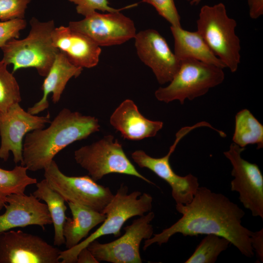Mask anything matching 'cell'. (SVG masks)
<instances>
[{
	"label": "cell",
	"instance_id": "1",
	"mask_svg": "<svg viewBox=\"0 0 263 263\" xmlns=\"http://www.w3.org/2000/svg\"><path fill=\"white\" fill-rule=\"evenodd\" d=\"M176 209L182 217L161 232L145 240L144 250L153 244L161 245L167 243L177 233L184 236L214 234L227 239L245 256L254 255L250 243L252 231L242 225L245 213L224 194L199 187L189 203L176 204Z\"/></svg>",
	"mask_w": 263,
	"mask_h": 263
},
{
	"label": "cell",
	"instance_id": "2",
	"mask_svg": "<svg viewBox=\"0 0 263 263\" xmlns=\"http://www.w3.org/2000/svg\"><path fill=\"white\" fill-rule=\"evenodd\" d=\"M45 129L26 134L22 148L21 166L37 171L50 165L54 157L73 142L86 139L98 132L100 125L94 116L64 108Z\"/></svg>",
	"mask_w": 263,
	"mask_h": 263
},
{
	"label": "cell",
	"instance_id": "3",
	"mask_svg": "<svg viewBox=\"0 0 263 263\" xmlns=\"http://www.w3.org/2000/svg\"><path fill=\"white\" fill-rule=\"evenodd\" d=\"M30 24L31 29L26 38L11 39L1 48V60L7 65H13V74L20 69L32 67L45 77L59 52L52 40L55 23L53 20L40 21L33 17Z\"/></svg>",
	"mask_w": 263,
	"mask_h": 263
},
{
	"label": "cell",
	"instance_id": "4",
	"mask_svg": "<svg viewBox=\"0 0 263 263\" xmlns=\"http://www.w3.org/2000/svg\"><path fill=\"white\" fill-rule=\"evenodd\" d=\"M153 199L149 194L134 191L128 193V187L121 185L102 213L106 217L102 224L93 233L74 247L61 251L59 255L60 263H75L80 250L98 238L113 234L117 237L121 235V229L129 219L142 216L151 210Z\"/></svg>",
	"mask_w": 263,
	"mask_h": 263
},
{
	"label": "cell",
	"instance_id": "5",
	"mask_svg": "<svg viewBox=\"0 0 263 263\" xmlns=\"http://www.w3.org/2000/svg\"><path fill=\"white\" fill-rule=\"evenodd\" d=\"M196 23L197 31L213 53L235 72L241 61L240 40L235 33L236 21L228 16L224 4L202 7Z\"/></svg>",
	"mask_w": 263,
	"mask_h": 263
},
{
	"label": "cell",
	"instance_id": "6",
	"mask_svg": "<svg viewBox=\"0 0 263 263\" xmlns=\"http://www.w3.org/2000/svg\"><path fill=\"white\" fill-rule=\"evenodd\" d=\"M223 69L194 59L181 60L179 69L170 83L155 92L156 99L168 103L186 99L192 100L206 94L210 89L221 84L225 79Z\"/></svg>",
	"mask_w": 263,
	"mask_h": 263
},
{
	"label": "cell",
	"instance_id": "7",
	"mask_svg": "<svg viewBox=\"0 0 263 263\" xmlns=\"http://www.w3.org/2000/svg\"><path fill=\"white\" fill-rule=\"evenodd\" d=\"M74 158L96 182L107 174L115 173L133 176L155 185L138 171L126 155L122 144L112 135L75 150Z\"/></svg>",
	"mask_w": 263,
	"mask_h": 263
},
{
	"label": "cell",
	"instance_id": "8",
	"mask_svg": "<svg viewBox=\"0 0 263 263\" xmlns=\"http://www.w3.org/2000/svg\"><path fill=\"white\" fill-rule=\"evenodd\" d=\"M44 170L48 185L67 202L84 205L102 213L114 196L109 187L98 184L89 175L64 174L54 160Z\"/></svg>",
	"mask_w": 263,
	"mask_h": 263
},
{
	"label": "cell",
	"instance_id": "9",
	"mask_svg": "<svg viewBox=\"0 0 263 263\" xmlns=\"http://www.w3.org/2000/svg\"><path fill=\"white\" fill-rule=\"evenodd\" d=\"M201 127L211 128L212 126L207 122L202 121L191 126L182 128L176 133L175 141L170 147L168 153L162 157H151L142 150H135L132 154V159L138 166L149 169L170 186L172 196L176 204L184 205L189 203L199 187V184L198 178L192 174L184 176L177 174L172 169L169 158L181 139L191 131Z\"/></svg>",
	"mask_w": 263,
	"mask_h": 263
},
{
	"label": "cell",
	"instance_id": "10",
	"mask_svg": "<svg viewBox=\"0 0 263 263\" xmlns=\"http://www.w3.org/2000/svg\"><path fill=\"white\" fill-rule=\"evenodd\" d=\"M154 216L152 211L140 216L124 228L125 232L119 238L105 244L94 240L87 248L99 262L141 263L140 244L143 239H149L153 235V228L150 223Z\"/></svg>",
	"mask_w": 263,
	"mask_h": 263
},
{
	"label": "cell",
	"instance_id": "11",
	"mask_svg": "<svg viewBox=\"0 0 263 263\" xmlns=\"http://www.w3.org/2000/svg\"><path fill=\"white\" fill-rule=\"evenodd\" d=\"M245 150L232 143L224 154L232 166L231 190L237 192L244 207L252 216L263 219V176L259 166L241 156Z\"/></svg>",
	"mask_w": 263,
	"mask_h": 263
},
{
	"label": "cell",
	"instance_id": "12",
	"mask_svg": "<svg viewBox=\"0 0 263 263\" xmlns=\"http://www.w3.org/2000/svg\"><path fill=\"white\" fill-rule=\"evenodd\" d=\"M61 251L38 235L12 229L0 233V263H59Z\"/></svg>",
	"mask_w": 263,
	"mask_h": 263
},
{
	"label": "cell",
	"instance_id": "13",
	"mask_svg": "<svg viewBox=\"0 0 263 263\" xmlns=\"http://www.w3.org/2000/svg\"><path fill=\"white\" fill-rule=\"evenodd\" d=\"M120 11H94L82 20L69 22L68 26L87 36L100 47L120 45L134 38L136 32L133 21Z\"/></svg>",
	"mask_w": 263,
	"mask_h": 263
},
{
	"label": "cell",
	"instance_id": "14",
	"mask_svg": "<svg viewBox=\"0 0 263 263\" xmlns=\"http://www.w3.org/2000/svg\"><path fill=\"white\" fill-rule=\"evenodd\" d=\"M49 113L37 116L24 111L19 103L14 104L5 113H0V158L6 161L10 152L15 164L23 161V140L27 133L44 128L50 123Z\"/></svg>",
	"mask_w": 263,
	"mask_h": 263
},
{
	"label": "cell",
	"instance_id": "15",
	"mask_svg": "<svg viewBox=\"0 0 263 263\" xmlns=\"http://www.w3.org/2000/svg\"><path fill=\"white\" fill-rule=\"evenodd\" d=\"M134 45L137 55L150 67L160 84L169 82L178 71L181 61L156 30L149 29L136 33Z\"/></svg>",
	"mask_w": 263,
	"mask_h": 263
},
{
	"label": "cell",
	"instance_id": "16",
	"mask_svg": "<svg viewBox=\"0 0 263 263\" xmlns=\"http://www.w3.org/2000/svg\"><path fill=\"white\" fill-rule=\"evenodd\" d=\"M5 211L0 215V233L16 227L38 225L43 230L52 221L45 203L33 194H12L7 197Z\"/></svg>",
	"mask_w": 263,
	"mask_h": 263
},
{
	"label": "cell",
	"instance_id": "17",
	"mask_svg": "<svg viewBox=\"0 0 263 263\" xmlns=\"http://www.w3.org/2000/svg\"><path fill=\"white\" fill-rule=\"evenodd\" d=\"M52 37L54 46L74 65L91 68L97 65L101 49L87 36L60 26L55 28Z\"/></svg>",
	"mask_w": 263,
	"mask_h": 263
},
{
	"label": "cell",
	"instance_id": "18",
	"mask_svg": "<svg viewBox=\"0 0 263 263\" xmlns=\"http://www.w3.org/2000/svg\"><path fill=\"white\" fill-rule=\"evenodd\" d=\"M111 125L125 139L140 140L155 136L163 128V123L146 118L131 99L123 101L112 114Z\"/></svg>",
	"mask_w": 263,
	"mask_h": 263
},
{
	"label": "cell",
	"instance_id": "19",
	"mask_svg": "<svg viewBox=\"0 0 263 263\" xmlns=\"http://www.w3.org/2000/svg\"><path fill=\"white\" fill-rule=\"evenodd\" d=\"M82 70L83 68L71 63L59 51L42 85V97L32 107L29 108L27 112L36 115L47 109L49 107L47 97L51 93L52 94V101L54 103H57L67 82L71 78L78 77Z\"/></svg>",
	"mask_w": 263,
	"mask_h": 263
},
{
	"label": "cell",
	"instance_id": "20",
	"mask_svg": "<svg viewBox=\"0 0 263 263\" xmlns=\"http://www.w3.org/2000/svg\"><path fill=\"white\" fill-rule=\"evenodd\" d=\"M170 28L174 38V53L180 61L194 59L222 69L226 68L197 31H187L181 26H170Z\"/></svg>",
	"mask_w": 263,
	"mask_h": 263
},
{
	"label": "cell",
	"instance_id": "21",
	"mask_svg": "<svg viewBox=\"0 0 263 263\" xmlns=\"http://www.w3.org/2000/svg\"><path fill=\"white\" fill-rule=\"evenodd\" d=\"M72 217H67L63 227V234L67 249L71 248L86 238L94 227L103 223L106 216L89 207L67 202Z\"/></svg>",
	"mask_w": 263,
	"mask_h": 263
},
{
	"label": "cell",
	"instance_id": "22",
	"mask_svg": "<svg viewBox=\"0 0 263 263\" xmlns=\"http://www.w3.org/2000/svg\"><path fill=\"white\" fill-rule=\"evenodd\" d=\"M37 189L33 194L46 204L54 227V245L60 246L65 244L63 227L66 219L67 207L65 200L56 191L52 188L44 179L36 183Z\"/></svg>",
	"mask_w": 263,
	"mask_h": 263
},
{
	"label": "cell",
	"instance_id": "23",
	"mask_svg": "<svg viewBox=\"0 0 263 263\" xmlns=\"http://www.w3.org/2000/svg\"><path fill=\"white\" fill-rule=\"evenodd\" d=\"M232 140L241 148L253 144L257 145V149L263 148V126L247 109L235 115Z\"/></svg>",
	"mask_w": 263,
	"mask_h": 263
},
{
	"label": "cell",
	"instance_id": "24",
	"mask_svg": "<svg viewBox=\"0 0 263 263\" xmlns=\"http://www.w3.org/2000/svg\"><path fill=\"white\" fill-rule=\"evenodd\" d=\"M27 169L16 166L12 170L0 168V210L6 204L7 197L12 194H25L29 185L36 184L37 179L28 175Z\"/></svg>",
	"mask_w": 263,
	"mask_h": 263
},
{
	"label": "cell",
	"instance_id": "25",
	"mask_svg": "<svg viewBox=\"0 0 263 263\" xmlns=\"http://www.w3.org/2000/svg\"><path fill=\"white\" fill-rule=\"evenodd\" d=\"M230 243L224 237L208 234L201 241L185 263H214Z\"/></svg>",
	"mask_w": 263,
	"mask_h": 263
},
{
	"label": "cell",
	"instance_id": "26",
	"mask_svg": "<svg viewBox=\"0 0 263 263\" xmlns=\"http://www.w3.org/2000/svg\"><path fill=\"white\" fill-rule=\"evenodd\" d=\"M7 66L0 61V113L6 112L12 105L21 101L19 84Z\"/></svg>",
	"mask_w": 263,
	"mask_h": 263
},
{
	"label": "cell",
	"instance_id": "27",
	"mask_svg": "<svg viewBox=\"0 0 263 263\" xmlns=\"http://www.w3.org/2000/svg\"><path fill=\"white\" fill-rule=\"evenodd\" d=\"M31 0H0V20L23 19Z\"/></svg>",
	"mask_w": 263,
	"mask_h": 263
},
{
	"label": "cell",
	"instance_id": "28",
	"mask_svg": "<svg viewBox=\"0 0 263 263\" xmlns=\"http://www.w3.org/2000/svg\"><path fill=\"white\" fill-rule=\"evenodd\" d=\"M153 6L158 13L172 26H181V18L174 0H142Z\"/></svg>",
	"mask_w": 263,
	"mask_h": 263
},
{
	"label": "cell",
	"instance_id": "29",
	"mask_svg": "<svg viewBox=\"0 0 263 263\" xmlns=\"http://www.w3.org/2000/svg\"><path fill=\"white\" fill-rule=\"evenodd\" d=\"M76 5V10L78 14L84 17L99 10L103 12H113L121 11L135 5L128 6L121 9H115L110 6L108 0H68Z\"/></svg>",
	"mask_w": 263,
	"mask_h": 263
},
{
	"label": "cell",
	"instance_id": "30",
	"mask_svg": "<svg viewBox=\"0 0 263 263\" xmlns=\"http://www.w3.org/2000/svg\"><path fill=\"white\" fill-rule=\"evenodd\" d=\"M26 25V21L24 19L0 21V48L11 39L19 38L20 31Z\"/></svg>",
	"mask_w": 263,
	"mask_h": 263
},
{
	"label": "cell",
	"instance_id": "31",
	"mask_svg": "<svg viewBox=\"0 0 263 263\" xmlns=\"http://www.w3.org/2000/svg\"><path fill=\"white\" fill-rule=\"evenodd\" d=\"M250 243L254 253H256L258 261L263 262V229L252 232L250 236Z\"/></svg>",
	"mask_w": 263,
	"mask_h": 263
},
{
	"label": "cell",
	"instance_id": "32",
	"mask_svg": "<svg viewBox=\"0 0 263 263\" xmlns=\"http://www.w3.org/2000/svg\"><path fill=\"white\" fill-rule=\"evenodd\" d=\"M250 17L257 19L263 14V0H247Z\"/></svg>",
	"mask_w": 263,
	"mask_h": 263
},
{
	"label": "cell",
	"instance_id": "33",
	"mask_svg": "<svg viewBox=\"0 0 263 263\" xmlns=\"http://www.w3.org/2000/svg\"><path fill=\"white\" fill-rule=\"evenodd\" d=\"M77 263H99L93 256L90 251L84 248L80 251L77 255Z\"/></svg>",
	"mask_w": 263,
	"mask_h": 263
},
{
	"label": "cell",
	"instance_id": "34",
	"mask_svg": "<svg viewBox=\"0 0 263 263\" xmlns=\"http://www.w3.org/2000/svg\"><path fill=\"white\" fill-rule=\"evenodd\" d=\"M190 4L192 5H196L199 4L202 0H186Z\"/></svg>",
	"mask_w": 263,
	"mask_h": 263
}]
</instances>
